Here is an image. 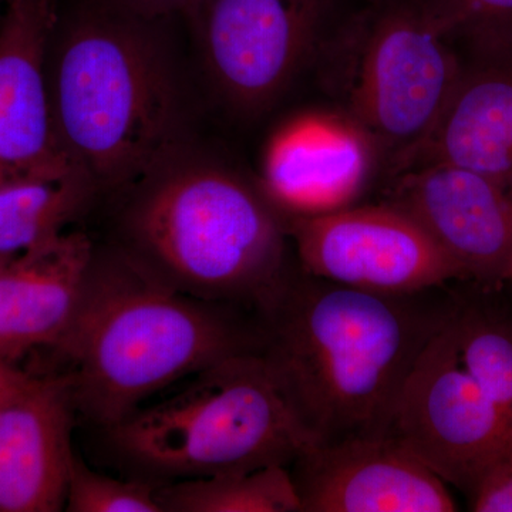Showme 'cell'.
Segmentation results:
<instances>
[{
	"mask_svg": "<svg viewBox=\"0 0 512 512\" xmlns=\"http://www.w3.org/2000/svg\"><path fill=\"white\" fill-rule=\"evenodd\" d=\"M441 288L380 295L301 269L258 313V353L313 446L389 434L407 377L450 315Z\"/></svg>",
	"mask_w": 512,
	"mask_h": 512,
	"instance_id": "6da1fadb",
	"label": "cell"
},
{
	"mask_svg": "<svg viewBox=\"0 0 512 512\" xmlns=\"http://www.w3.org/2000/svg\"><path fill=\"white\" fill-rule=\"evenodd\" d=\"M103 0H63L49 60L66 156L94 187L123 190L180 154L187 99L161 26Z\"/></svg>",
	"mask_w": 512,
	"mask_h": 512,
	"instance_id": "7a4b0ae2",
	"label": "cell"
},
{
	"mask_svg": "<svg viewBox=\"0 0 512 512\" xmlns=\"http://www.w3.org/2000/svg\"><path fill=\"white\" fill-rule=\"evenodd\" d=\"M120 254L158 284L264 311L292 272L288 229L256 181L180 154L131 187Z\"/></svg>",
	"mask_w": 512,
	"mask_h": 512,
	"instance_id": "3957f363",
	"label": "cell"
},
{
	"mask_svg": "<svg viewBox=\"0 0 512 512\" xmlns=\"http://www.w3.org/2000/svg\"><path fill=\"white\" fill-rule=\"evenodd\" d=\"M258 346V325L237 308L175 292L117 252L96 254L82 306L56 350L72 366L76 412L107 430L178 380Z\"/></svg>",
	"mask_w": 512,
	"mask_h": 512,
	"instance_id": "277c9868",
	"label": "cell"
},
{
	"mask_svg": "<svg viewBox=\"0 0 512 512\" xmlns=\"http://www.w3.org/2000/svg\"><path fill=\"white\" fill-rule=\"evenodd\" d=\"M104 431L121 463L157 484L291 467L313 446L258 352L205 367Z\"/></svg>",
	"mask_w": 512,
	"mask_h": 512,
	"instance_id": "5b68a950",
	"label": "cell"
},
{
	"mask_svg": "<svg viewBox=\"0 0 512 512\" xmlns=\"http://www.w3.org/2000/svg\"><path fill=\"white\" fill-rule=\"evenodd\" d=\"M313 66L333 106L375 138L390 175L436 126L463 56L417 0H383L340 10Z\"/></svg>",
	"mask_w": 512,
	"mask_h": 512,
	"instance_id": "8992f818",
	"label": "cell"
},
{
	"mask_svg": "<svg viewBox=\"0 0 512 512\" xmlns=\"http://www.w3.org/2000/svg\"><path fill=\"white\" fill-rule=\"evenodd\" d=\"M338 0H198L185 18L218 97L239 116L274 107L313 66Z\"/></svg>",
	"mask_w": 512,
	"mask_h": 512,
	"instance_id": "52a82bcc",
	"label": "cell"
},
{
	"mask_svg": "<svg viewBox=\"0 0 512 512\" xmlns=\"http://www.w3.org/2000/svg\"><path fill=\"white\" fill-rule=\"evenodd\" d=\"M389 434L467 497L512 439V421L461 363L448 319L407 377Z\"/></svg>",
	"mask_w": 512,
	"mask_h": 512,
	"instance_id": "ba28073f",
	"label": "cell"
},
{
	"mask_svg": "<svg viewBox=\"0 0 512 512\" xmlns=\"http://www.w3.org/2000/svg\"><path fill=\"white\" fill-rule=\"evenodd\" d=\"M299 265L333 284L409 295L466 282L460 266L402 208L382 201L286 222Z\"/></svg>",
	"mask_w": 512,
	"mask_h": 512,
	"instance_id": "9c48e42d",
	"label": "cell"
},
{
	"mask_svg": "<svg viewBox=\"0 0 512 512\" xmlns=\"http://www.w3.org/2000/svg\"><path fill=\"white\" fill-rule=\"evenodd\" d=\"M386 157L372 134L338 107L292 114L262 153L259 188L285 224L360 204Z\"/></svg>",
	"mask_w": 512,
	"mask_h": 512,
	"instance_id": "30bf717a",
	"label": "cell"
},
{
	"mask_svg": "<svg viewBox=\"0 0 512 512\" xmlns=\"http://www.w3.org/2000/svg\"><path fill=\"white\" fill-rule=\"evenodd\" d=\"M386 197L429 232L466 281L505 282L512 265V174L417 165L389 178Z\"/></svg>",
	"mask_w": 512,
	"mask_h": 512,
	"instance_id": "8fae6325",
	"label": "cell"
},
{
	"mask_svg": "<svg viewBox=\"0 0 512 512\" xmlns=\"http://www.w3.org/2000/svg\"><path fill=\"white\" fill-rule=\"evenodd\" d=\"M302 512H453L448 485L390 434L318 444L293 461Z\"/></svg>",
	"mask_w": 512,
	"mask_h": 512,
	"instance_id": "7c38bea8",
	"label": "cell"
},
{
	"mask_svg": "<svg viewBox=\"0 0 512 512\" xmlns=\"http://www.w3.org/2000/svg\"><path fill=\"white\" fill-rule=\"evenodd\" d=\"M62 6L63 0H2L0 174L82 171L60 146L50 104L47 60Z\"/></svg>",
	"mask_w": 512,
	"mask_h": 512,
	"instance_id": "4fadbf2b",
	"label": "cell"
},
{
	"mask_svg": "<svg viewBox=\"0 0 512 512\" xmlns=\"http://www.w3.org/2000/svg\"><path fill=\"white\" fill-rule=\"evenodd\" d=\"M74 413L67 375H29L0 406V512L64 510Z\"/></svg>",
	"mask_w": 512,
	"mask_h": 512,
	"instance_id": "5bb4252c",
	"label": "cell"
},
{
	"mask_svg": "<svg viewBox=\"0 0 512 512\" xmlns=\"http://www.w3.org/2000/svg\"><path fill=\"white\" fill-rule=\"evenodd\" d=\"M96 258L84 232H63L0 272V363L57 349L72 328Z\"/></svg>",
	"mask_w": 512,
	"mask_h": 512,
	"instance_id": "9a60e30c",
	"label": "cell"
},
{
	"mask_svg": "<svg viewBox=\"0 0 512 512\" xmlns=\"http://www.w3.org/2000/svg\"><path fill=\"white\" fill-rule=\"evenodd\" d=\"M463 56V69L436 126L392 175L427 164L512 174V50Z\"/></svg>",
	"mask_w": 512,
	"mask_h": 512,
	"instance_id": "2e32d148",
	"label": "cell"
},
{
	"mask_svg": "<svg viewBox=\"0 0 512 512\" xmlns=\"http://www.w3.org/2000/svg\"><path fill=\"white\" fill-rule=\"evenodd\" d=\"M453 292L448 326L458 357L491 402L512 421V298L505 282L467 281Z\"/></svg>",
	"mask_w": 512,
	"mask_h": 512,
	"instance_id": "e0dca14e",
	"label": "cell"
},
{
	"mask_svg": "<svg viewBox=\"0 0 512 512\" xmlns=\"http://www.w3.org/2000/svg\"><path fill=\"white\" fill-rule=\"evenodd\" d=\"M94 191L82 171L0 174V256L12 261L62 235Z\"/></svg>",
	"mask_w": 512,
	"mask_h": 512,
	"instance_id": "ac0fdd59",
	"label": "cell"
},
{
	"mask_svg": "<svg viewBox=\"0 0 512 512\" xmlns=\"http://www.w3.org/2000/svg\"><path fill=\"white\" fill-rule=\"evenodd\" d=\"M164 512H302L291 470L268 466L158 485Z\"/></svg>",
	"mask_w": 512,
	"mask_h": 512,
	"instance_id": "d6986e66",
	"label": "cell"
},
{
	"mask_svg": "<svg viewBox=\"0 0 512 512\" xmlns=\"http://www.w3.org/2000/svg\"><path fill=\"white\" fill-rule=\"evenodd\" d=\"M461 53L512 47V0H417Z\"/></svg>",
	"mask_w": 512,
	"mask_h": 512,
	"instance_id": "ffe728a7",
	"label": "cell"
},
{
	"mask_svg": "<svg viewBox=\"0 0 512 512\" xmlns=\"http://www.w3.org/2000/svg\"><path fill=\"white\" fill-rule=\"evenodd\" d=\"M146 478L120 480L96 473L74 454L67 484L69 512H164L158 485Z\"/></svg>",
	"mask_w": 512,
	"mask_h": 512,
	"instance_id": "44dd1931",
	"label": "cell"
},
{
	"mask_svg": "<svg viewBox=\"0 0 512 512\" xmlns=\"http://www.w3.org/2000/svg\"><path fill=\"white\" fill-rule=\"evenodd\" d=\"M468 507L476 512H512V439L468 495Z\"/></svg>",
	"mask_w": 512,
	"mask_h": 512,
	"instance_id": "7402d4cb",
	"label": "cell"
},
{
	"mask_svg": "<svg viewBox=\"0 0 512 512\" xmlns=\"http://www.w3.org/2000/svg\"><path fill=\"white\" fill-rule=\"evenodd\" d=\"M150 18L184 16L198 0H103Z\"/></svg>",
	"mask_w": 512,
	"mask_h": 512,
	"instance_id": "603a6c76",
	"label": "cell"
},
{
	"mask_svg": "<svg viewBox=\"0 0 512 512\" xmlns=\"http://www.w3.org/2000/svg\"><path fill=\"white\" fill-rule=\"evenodd\" d=\"M28 373L22 372L16 366L0 363V406L18 392L20 386L28 379Z\"/></svg>",
	"mask_w": 512,
	"mask_h": 512,
	"instance_id": "cb8c5ba5",
	"label": "cell"
},
{
	"mask_svg": "<svg viewBox=\"0 0 512 512\" xmlns=\"http://www.w3.org/2000/svg\"><path fill=\"white\" fill-rule=\"evenodd\" d=\"M340 5H345V3L355 2L356 5H363V3H376L383 2V0H338Z\"/></svg>",
	"mask_w": 512,
	"mask_h": 512,
	"instance_id": "d4e9b609",
	"label": "cell"
},
{
	"mask_svg": "<svg viewBox=\"0 0 512 512\" xmlns=\"http://www.w3.org/2000/svg\"><path fill=\"white\" fill-rule=\"evenodd\" d=\"M10 262V259L3 258V256H0V272L3 271V268H5L6 265H8Z\"/></svg>",
	"mask_w": 512,
	"mask_h": 512,
	"instance_id": "484cf974",
	"label": "cell"
},
{
	"mask_svg": "<svg viewBox=\"0 0 512 512\" xmlns=\"http://www.w3.org/2000/svg\"><path fill=\"white\" fill-rule=\"evenodd\" d=\"M505 281L508 282L512 286V265L510 266V269H508L507 276H505Z\"/></svg>",
	"mask_w": 512,
	"mask_h": 512,
	"instance_id": "4316f807",
	"label": "cell"
},
{
	"mask_svg": "<svg viewBox=\"0 0 512 512\" xmlns=\"http://www.w3.org/2000/svg\"><path fill=\"white\" fill-rule=\"evenodd\" d=\"M508 50H512V47H511V49H508Z\"/></svg>",
	"mask_w": 512,
	"mask_h": 512,
	"instance_id": "83f0119b",
	"label": "cell"
}]
</instances>
